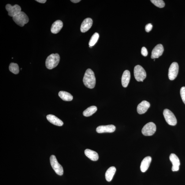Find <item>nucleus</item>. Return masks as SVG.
<instances>
[{"label": "nucleus", "instance_id": "1", "mask_svg": "<svg viewBox=\"0 0 185 185\" xmlns=\"http://www.w3.org/2000/svg\"><path fill=\"white\" fill-rule=\"evenodd\" d=\"M83 82L87 88L92 89L94 88L96 84V78L94 73L90 69H88L84 74Z\"/></svg>", "mask_w": 185, "mask_h": 185}, {"label": "nucleus", "instance_id": "2", "mask_svg": "<svg viewBox=\"0 0 185 185\" xmlns=\"http://www.w3.org/2000/svg\"><path fill=\"white\" fill-rule=\"evenodd\" d=\"M60 57L58 54H52L49 56L46 59L45 64L48 69H52L58 65Z\"/></svg>", "mask_w": 185, "mask_h": 185}, {"label": "nucleus", "instance_id": "3", "mask_svg": "<svg viewBox=\"0 0 185 185\" xmlns=\"http://www.w3.org/2000/svg\"><path fill=\"white\" fill-rule=\"evenodd\" d=\"M13 20L19 26H23L29 22V18L28 16L23 12H21L13 18Z\"/></svg>", "mask_w": 185, "mask_h": 185}, {"label": "nucleus", "instance_id": "4", "mask_svg": "<svg viewBox=\"0 0 185 185\" xmlns=\"http://www.w3.org/2000/svg\"><path fill=\"white\" fill-rule=\"evenodd\" d=\"M134 76L135 79L138 82H143L146 78V74L145 70L140 65H137L134 67Z\"/></svg>", "mask_w": 185, "mask_h": 185}, {"label": "nucleus", "instance_id": "5", "mask_svg": "<svg viewBox=\"0 0 185 185\" xmlns=\"http://www.w3.org/2000/svg\"><path fill=\"white\" fill-rule=\"evenodd\" d=\"M50 163L55 173L59 176L63 175L64 173L63 168L62 166L59 164L55 156L51 155L50 158Z\"/></svg>", "mask_w": 185, "mask_h": 185}, {"label": "nucleus", "instance_id": "6", "mask_svg": "<svg viewBox=\"0 0 185 185\" xmlns=\"http://www.w3.org/2000/svg\"><path fill=\"white\" fill-rule=\"evenodd\" d=\"M156 130V125L153 122L147 124L143 127L142 132L145 136H150L153 135Z\"/></svg>", "mask_w": 185, "mask_h": 185}, {"label": "nucleus", "instance_id": "7", "mask_svg": "<svg viewBox=\"0 0 185 185\" xmlns=\"http://www.w3.org/2000/svg\"><path fill=\"white\" fill-rule=\"evenodd\" d=\"M164 118L167 123L171 126H174L177 124L176 117L171 111L166 109L163 112Z\"/></svg>", "mask_w": 185, "mask_h": 185}, {"label": "nucleus", "instance_id": "8", "mask_svg": "<svg viewBox=\"0 0 185 185\" xmlns=\"http://www.w3.org/2000/svg\"><path fill=\"white\" fill-rule=\"evenodd\" d=\"M179 72L178 64L176 62H173L171 64L169 69L168 77L171 80H173L176 78Z\"/></svg>", "mask_w": 185, "mask_h": 185}, {"label": "nucleus", "instance_id": "9", "mask_svg": "<svg viewBox=\"0 0 185 185\" xmlns=\"http://www.w3.org/2000/svg\"><path fill=\"white\" fill-rule=\"evenodd\" d=\"M6 9L9 12L8 15L12 18L21 12V7L18 5L12 6L10 4H7L6 6Z\"/></svg>", "mask_w": 185, "mask_h": 185}, {"label": "nucleus", "instance_id": "10", "mask_svg": "<svg viewBox=\"0 0 185 185\" xmlns=\"http://www.w3.org/2000/svg\"><path fill=\"white\" fill-rule=\"evenodd\" d=\"M164 51V47L162 44L157 45L152 51L151 58L154 59L159 58L162 55Z\"/></svg>", "mask_w": 185, "mask_h": 185}, {"label": "nucleus", "instance_id": "11", "mask_svg": "<svg viewBox=\"0 0 185 185\" xmlns=\"http://www.w3.org/2000/svg\"><path fill=\"white\" fill-rule=\"evenodd\" d=\"M170 160L173 164L172 170L173 171H176L179 170L180 161L178 157L174 154H171L169 157Z\"/></svg>", "mask_w": 185, "mask_h": 185}, {"label": "nucleus", "instance_id": "12", "mask_svg": "<svg viewBox=\"0 0 185 185\" xmlns=\"http://www.w3.org/2000/svg\"><path fill=\"white\" fill-rule=\"evenodd\" d=\"M116 127L113 125L107 126H100L97 127L96 131L97 133H101L105 132L112 133L115 131Z\"/></svg>", "mask_w": 185, "mask_h": 185}, {"label": "nucleus", "instance_id": "13", "mask_svg": "<svg viewBox=\"0 0 185 185\" xmlns=\"http://www.w3.org/2000/svg\"><path fill=\"white\" fill-rule=\"evenodd\" d=\"M92 24V20L91 18H87L84 19L81 26V31L85 33L88 31L91 28Z\"/></svg>", "mask_w": 185, "mask_h": 185}, {"label": "nucleus", "instance_id": "14", "mask_svg": "<svg viewBox=\"0 0 185 185\" xmlns=\"http://www.w3.org/2000/svg\"><path fill=\"white\" fill-rule=\"evenodd\" d=\"M150 106V103L146 100H143L138 105L137 108V112L140 114L145 113Z\"/></svg>", "mask_w": 185, "mask_h": 185}, {"label": "nucleus", "instance_id": "15", "mask_svg": "<svg viewBox=\"0 0 185 185\" xmlns=\"http://www.w3.org/2000/svg\"><path fill=\"white\" fill-rule=\"evenodd\" d=\"M63 26L62 22L60 20H58L54 23L51 26V32L52 33L56 34L60 31Z\"/></svg>", "mask_w": 185, "mask_h": 185}, {"label": "nucleus", "instance_id": "16", "mask_svg": "<svg viewBox=\"0 0 185 185\" xmlns=\"http://www.w3.org/2000/svg\"><path fill=\"white\" fill-rule=\"evenodd\" d=\"M151 161L152 158L150 156L146 157L143 160L140 166V169L142 172L145 173L147 170Z\"/></svg>", "mask_w": 185, "mask_h": 185}, {"label": "nucleus", "instance_id": "17", "mask_svg": "<svg viewBox=\"0 0 185 185\" xmlns=\"http://www.w3.org/2000/svg\"><path fill=\"white\" fill-rule=\"evenodd\" d=\"M46 118L51 123L56 126H63V122L55 116L50 114L46 116Z\"/></svg>", "mask_w": 185, "mask_h": 185}, {"label": "nucleus", "instance_id": "18", "mask_svg": "<svg viewBox=\"0 0 185 185\" xmlns=\"http://www.w3.org/2000/svg\"><path fill=\"white\" fill-rule=\"evenodd\" d=\"M131 75L129 70H126L124 72L121 78V83L122 86L124 88H126L129 83Z\"/></svg>", "mask_w": 185, "mask_h": 185}, {"label": "nucleus", "instance_id": "19", "mask_svg": "<svg viewBox=\"0 0 185 185\" xmlns=\"http://www.w3.org/2000/svg\"><path fill=\"white\" fill-rule=\"evenodd\" d=\"M86 155L92 161H96L99 159V155L96 152L87 149L84 151Z\"/></svg>", "mask_w": 185, "mask_h": 185}, {"label": "nucleus", "instance_id": "20", "mask_svg": "<svg viewBox=\"0 0 185 185\" xmlns=\"http://www.w3.org/2000/svg\"><path fill=\"white\" fill-rule=\"evenodd\" d=\"M116 169L115 167H111L107 170L105 173V178L108 182H110L113 178L116 172Z\"/></svg>", "mask_w": 185, "mask_h": 185}, {"label": "nucleus", "instance_id": "21", "mask_svg": "<svg viewBox=\"0 0 185 185\" xmlns=\"http://www.w3.org/2000/svg\"><path fill=\"white\" fill-rule=\"evenodd\" d=\"M58 95L64 101H70L73 99V96L68 92L61 91L59 92Z\"/></svg>", "mask_w": 185, "mask_h": 185}, {"label": "nucleus", "instance_id": "22", "mask_svg": "<svg viewBox=\"0 0 185 185\" xmlns=\"http://www.w3.org/2000/svg\"><path fill=\"white\" fill-rule=\"evenodd\" d=\"M97 110V107L96 106H91L83 111V115L86 117L90 116L96 113Z\"/></svg>", "mask_w": 185, "mask_h": 185}, {"label": "nucleus", "instance_id": "23", "mask_svg": "<svg viewBox=\"0 0 185 185\" xmlns=\"http://www.w3.org/2000/svg\"><path fill=\"white\" fill-rule=\"evenodd\" d=\"M99 38V35L97 33H95L92 37L89 42V47L91 48L96 44Z\"/></svg>", "mask_w": 185, "mask_h": 185}, {"label": "nucleus", "instance_id": "24", "mask_svg": "<svg viewBox=\"0 0 185 185\" xmlns=\"http://www.w3.org/2000/svg\"><path fill=\"white\" fill-rule=\"evenodd\" d=\"M9 69L11 72L16 75L18 74L19 72V68L17 64L11 63L9 65Z\"/></svg>", "mask_w": 185, "mask_h": 185}, {"label": "nucleus", "instance_id": "25", "mask_svg": "<svg viewBox=\"0 0 185 185\" xmlns=\"http://www.w3.org/2000/svg\"><path fill=\"white\" fill-rule=\"evenodd\" d=\"M151 1L155 6L160 8H163L165 6V2L162 0H151Z\"/></svg>", "mask_w": 185, "mask_h": 185}, {"label": "nucleus", "instance_id": "26", "mask_svg": "<svg viewBox=\"0 0 185 185\" xmlns=\"http://www.w3.org/2000/svg\"><path fill=\"white\" fill-rule=\"evenodd\" d=\"M180 95L182 101L185 104V87H182L180 89Z\"/></svg>", "mask_w": 185, "mask_h": 185}, {"label": "nucleus", "instance_id": "27", "mask_svg": "<svg viewBox=\"0 0 185 185\" xmlns=\"http://www.w3.org/2000/svg\"><path fill=\"white\" fill-rule=\"evenodd\" d=\"M141 54L144 56H146L148 55V51L147 50L145 47H143L141 49Z\"/></svg>", "mask_w": 185, "mask_h": 185}, {"label": "nucleus", "instance_id": "28", "mask_svg": "<svg viewBox=\"0 0 185 185\" xmlns=\"http://www.w3.org/2000/svg\"><path fill=\"white\" fill-rule=\"evenodd\" d=\"M152 28H153V26L151 23H149L147 24L145 26V30L147 32H148L151 30Z\"/></svg>", "mask_w": 185, "mask_h": 185}, {"label": "nucleus", "instance_id": "29", "mask_svg": "<svg viewBox=\"0 0 185 185\" xmlns=\"http://www.w3.org/2000/svg\"><path fill=\"white\" fill-rule=\"evenodd\" d=\"M36 1L40 2V3L44 4L45 3L46 1V0H36Z\"/></svg>", "mask_w": 185, "mask_h": 185}, {"label": "nucleus", "instance_id": "30", "mask_svg": "<svg viewBox=\"0 0 185 185\" xmlns=\"http://www.w3.org/2000/svg\"><path fill=\"white\" fill-rule=\"evenodd\" d=\"M72 2H73V3H78V2H79L81 1L80 0H71V1Z\"/></svg>", "mask_w": 185, "mask_h": 185}]
</instances>
